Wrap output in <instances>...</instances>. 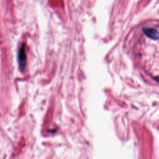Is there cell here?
<instances>
[{
  "instance_id": "obj_1",
  "label": "cell",
  "mask_w": 159,
  "mask_h": 159,
  "mask_svg": "<svg viewBox=\"0 0 159 159\" xmlns=\"http://www.w3.org/2000/svg\"><path fill=\"white\" fill-rule=\"evenodd\" d=\"M18 64L19 68L21 71H24L26 68L27 64V56L26 54V44L25 43H23L21 48L18 50Z\"/></svg>"
},
{
  "instance_id": "obj_2",
  "label": "cell",
  "mask_w": 159,
  "mask_h": 159,
  "mask_svg": "<svg viewBox=\"0 0 159 159\" xmlns=\"http://www.w3.org/2000/svg\"><path fill=\"white\" fill-rule=\"evenodd\" d=\"M143 32L149 38L153 40H159V32L151 27H145L143 29Z\"/></svg>"
}]
</instances>
